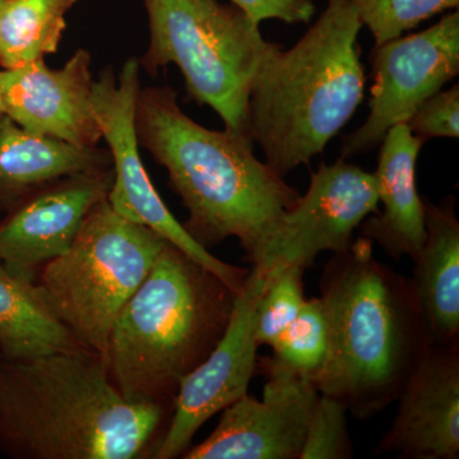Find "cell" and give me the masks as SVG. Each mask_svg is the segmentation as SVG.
<instances>
[{
	"label": "cell",
	"mask_w": 459,
	"mask_h": 459,
	"mask_svg": "<svg viewBox=\"0 0 459 459\" xmlns=\"http://www.w3.org/2000/svg\"><path fill=\"white\" fill-rule=\"evenodd\" d=\"M135 131L186 205L190 237L207 250L237 238L247 262L261 261L300 195L255 155L252 138L195 123L170 86L141 87Z\"/></svg>",
	"instance_id": "1"
},
{
	"label": "cell",
	"mask_w": 459,
	"mask_h": 459,
	"mask_svg": "<svg viewBox=\"0 0 459 459\" xmlns=\"http://www.w3.org/2000/svg\"><path fill=\"white\" fill-rule=\"evenodd\" d=\"M171 415L133 403L108 377L104 356H0V453L12 459L153 458Z\"/></svg>",
	"instance_id": "2"
},
{
	"label": "cell",
	"mask_w": 459,
	"mask_h": 459,
	"mask_svg": "<svg viewBox=\"0 0 459 459\" xmlns=\"http://www.w3.org/2000/svg\"><path fill=\"white\" fill-rule=\"evenodd\" d=\"M320 291L329 350L313 383L356 418H373L397 401L430 346L411 280L377 261L361 237L327 263Z\"/></svg>",
	"instance_id": "3"
},
{
	"label": "cell",
	"mask_w": 459,
	"mask_h": 459,
	"mask_svg": "<svg viewBox=\"0 0 459 459\" xmlns=\"http://www.w3.org/2000/svg\"><path fill=\"white\" fill-rule=\"evenodd\" d=\"M351 0H328L294 47L272 42L247 96V129L281 177L309 165L364 99L365 69Z\"/></svg>",
	"instance_id": "4"
},
{
	"label": "cell",
	"mask_w": 459,
	"mask_h": 459,
	"mask_svg": "<svg viewBox=\"0 0 459 459\" xmlns=\"http://www.w3.org/2000/svg\"><path fill=\"white\" fill-rule=\"evenodd\" d=\"M237 291L166 241L108 334V377L133 403L174 412L184 377L220 342Z\"/></svg>",
	"instance_id": "5"
},
{
	"label": "cell",
	"mask_w": 459,
	"mask_h": 459,
	"mask_svg": "<svg viewBox=\"0 0 459 459\" xmlns=\"http://www.w3.org/2000/svg\"><path fill=\"white\" fill-rule=\"evenodd\" d=\"M150 44L140 59L151 77L175 65L189 98L221 117L225 129L246 134L247 96L272 42L234 4L219 0H142ZM252 138V137H250Z\"/></svg>",
	"instance_id": "6"
},
{
	"label": "cell",
	"mask_w": 459,
	"mask_h": 459,
	"mask_svg": "<svg viewBox=\"0 0 459 459\" xmlns=\"http://www.w3.org/2000/svg\"><path fill=\"white\" fill-rule=\"evenodd\" d=\"M166 241L115 212L107 198L87 214L65 255L41 268L36 282L74 336L104 356L115 319L146 280Z\"/></svg>",
	"instance_id": "7"
},
{
	"label": "cell",
	"mask_w": 459,
	"mask_h": 459,
	"mask_svg": "<svg viewBox=\"0 0 459 459\" xmlns=\"http://www.w3.org/2000/svg\"><path fill=\"white\" fill-rule=\"evenodd\" d=\"M141 87L140 59L134 56L126 60L119 74L108 66L93 81V114L113 159L114 181L108 202L124 219L152 229L238 292L249 270L222 262L199 246L175 219L148 175L135 131Z\"/></svg>",
	"instance_id": "8"
},
{
	"label": "cell",
	"mask_w": 459,
	"mask_h": 459,
	"mask_svg": "<svg viewBox=\"0 0 459 459\" xmlns=\"http://www.w3.org/2000/svg\"><path fill=\"white\" fill-rule=\"evenodd\" d=\"M458 74V9L424 31L376 45L371 51L369 115L344 137L341 159L379 146L392 126L407 123L425 100Z\"/></svg>",
	"instance_id": "9"
},
{
	"label": "cell",
	"mask_w": 459,
	"mask_h": 459,
	"mask_svg": "<svg viewBox=\"0 0 459 459\" xmlns=\"http://www.w3.org/2000/svg\"><path fill=\"white\" fill-rule=\"evenodd\" d=\"M374 172L340 159L310 174L307 193L281 220L261 261L252 265L265 277L291 265L305 270L323 252L341 255L352 246L353 232L377 212Z\"/></svg>",
	"instance_id": "10"
},
{
	"label": "cell",
	"mask_w": 459,
	"mask_h": 459,
	"mask_svg": "<svg viewBox=\"0 0 459 459\" xmlns=\"http://www.w3.org/2000/svg\"><path fill=\"white\" fill-rule=\"evenodd\" d=\"M259 368L267 377L262 401L247 394L230 404L213 433L181 458L300 459L318 389L273 358Z\"/></svg>",
	"instance_id": "11"
},
{
	"label": "cell",
	"mask_w": 459,
	"mask_h": 459,
	"mask_svg": "<svg viewBox=\"0 0 459 459\" xmlns=\"http://www.w3.org/2000/svg\"><path fill=\"white\" fill-rule=\"evenodd\" d=\"M267 281L262 272L250 268L221 340L181 382L168 430L153 459L183 457L208 420L247 394L258 368L255 307Z\"/></svg>",
	"instance_id": "12"
},
{
	"label": "cell",
	"mask_w": 459,
	"mask_h": 459,
	"mask_svg": "<svg viewBox=\"0 0 459 459\" xmlns=\"http://www.w3.org/2000/svg\"><path fill=\"white\" fill-rule=\"evenodd\" d=\"M91 65L90 51L78 49L59 69H50L45 59L0 69L2 114L33 134L98 146L102 135L91 102Z\"/></svg>",
	"instance_id": "13"
},
{
	"label": "cell",
	"mask_w": 459,
	"mask_h": 459,
	"mask_svg": "<svg viewBox=\"0 0 459 459\" xmlns=\"http://www.w3.org/2000/svg\"><path fill=\"white\" fill-rule=\"evenodd\" d=\"M113 168L65 178L21 202L0 221V265L36 281L45 264L65 255L96 204L108 198Z\"/></svg>",
	"instance_id": "14"
},
{
	"label": "cell",
	"mask_w": 459,
	"mask_h": 459,
	"mask_svg": "<svg viewBox=\"0 0 459 459\" xmlns=\"http://www.w3.org/2000/svg\"><path fill=\"white\" fill-rule=\"evenodd\" d=\"M397 415L376 453L410 459L459 457V343L430 344L398 394Z\"/></svg>",
	"instance_id": "15"
},
{
	"label": "cell",
	"mask_w": 459,
	"mask_h": 459,
	"mask_svg": "<svg viewBox=\"0 0 459 459\" xmlns=\"http://www.w3.org/2000/svg\"><path fill=\"white\" fill-rule=\"evenodd\" d=\"M425 141L406 123L386 132L377 159V178L382 212L361 223V237L382 247L385 255L400 261H415L425 240L424 198L419 195L416 165Z\"/></svg>",
	"instance_id": "16"
},
{
	"label": "cell",
	"mask_w": 459,
	"mask_h": 459,
	"mask_svg": "<svg viewBox=\"0 0 459 459\" xmlns=\"http://www.w3.org/2000/svg\"><path fill=\"white\" fill-rule=\"evenodd\" d=\"M455 198L424 199L425 240L411 280L429 343H459V221Z\"/></svg>",
	"instance_id": "17"
},
{
	"label": "cell",
	"mask_w": 459,
	"mask_h": 459,
	"mask_svg": "<svg viewBox=\"0 0 459 459\" xmlns=\"http://www.w3.org/2000/svg\"><path fill=\"white\" fill-rule=\"evenodd\" d=\"M110 168L108 150L33 134L0 114V211L8 212L57 180Z\"/></svg>",
	"instance_id": "18"
},
{
	"label": "cell",
	"mask_w": 459,
	"mask_h": 459,
	"mask_svg": "<svg viewBox=\"0 0 459 459\" xmlns=\"http://www.w3.org/2000/svg\"><path fill=\"white\" fill-rule=\"evenodd\" d=\"M90 350L65 327L36 281L0 265V356L25 361Z\"/></svg>",
	"instance_id": "19"
},
{
	"label": "cell",
	"mask_w": 459,
	"mask_h": 459,
	"mask_svg": "<svg viewBox=\"0 0 459 459\" xmlns=\"http://www.w3.org/2000/svg\"><path fill=\"white\" fill-rule=\"evenodd\" d=\"M80 0H3L0 66L16 68L59 49L66 14Z\"/></svg>",
	"instance_id": "20"
},
{
	"label": "cell",
	"mask_w": 459,
	"mask_h": 459,
	"mask_svg": "<svg viewBox=\"0 0 459 459\" xmlns=\"http://www.w3.org/2000/svg\"><path fill=\"white\" fill-rule=\"evenodd\" d=\"M270 347L274 360L316 379L325 367L329 350L328 320L320 299H305L296 318Z\"/></svg>",
	"instance_id": "21"
},
{
	"label": "cell",
	"mask_w": 459,
	"mask_h": 459,
	"mask_svg": "<svg viewBox=\"0 0 459 459\" xmlns=\"http://www.w3.org/2000/svg\"><path fill=\"white\" fill-rule=\"evenodd\" d=\"M362 27L376 45L418 27L424 21L459 7V0H351Z\"/></svg>",
	"instance_id": "22"
},
{
	"label": "cell",
	"mask_w": 459,
	"mask_h": 459,
	"mask_svg": "<svg viewBox=\"0 0 459 459\" xmlns=\"http://www.w3.org/2000/svg\"><path fill=\"white\" fill-rule=\"evenodd\" d=\"M305 268L291 265L268 277L255 307V336L259 346L282 333L303 307Z\"/></svg>",
	"instance_id": "23"
},
{
	"label": "cell",
	"mask_w": 459,
	"mask_h": 459,
	"mask_svg": "<svg viewBox=\"0 0 459 459\" xmlns=\"http://www.w3.org/2000/svg\"><path fill=\"white\" fill-rule=\"evenodd\" d=\"M346 406L329 395L319 394L307 428L300 459H347L353 457L347 430Z\"/></svg>",
	"instance_id": "24"
},
{
	"label": "cell",
	"mask_w": 459,
	"mask_h": 459,
	"mask_svg": "<svg viewBox=\"0 0 459 459\" xmlns=\"http://www.w3.org/2000/svg\"><path fill=\"white\" fill-rule=\"evenodd\" d=\"M458 119L459 86L455 83L425 100L406 124L413 134L427 142L431 138H458Z\"/></svg>",
	"instance_id": "25"
},
{
	"label": "cell",
	"mask_w": 459,
	"mask_h": 459,
	"mask_svg": "<svg viewBox=\"0 0 459 459\" xmlns=\"http://www.w3.org/2000/svg\"><path fill=\"white\" fill-rule=\"evenodd\" d=\"M255 25L265 20H279L287 25L309 23L316 14L314 0H231Z\"/></svg>",
	"instance_id": "26"
},
{
	"label": "cell",
	"mask_w": 459,
	"mask_h": 459,
	"mask_svg": "<svg viewBox=\"0 0 459 459\" xmlns=\"http://www.w3.org/2000/svg\"><path fill=\"white\" fill-rule=\"evenodd\" d=\"M0 114H2V108H0Z\"/></svg>",
	"instance_id": "27"
},
{
	"label": "cell",
	"mask_w": 459,
	"mask_h": 459,
	"mask_svg": "<svg viewBox=\"0 0 459 459\" xmlns=\"http://www.w3.org/2000/svg\"><path fill=\"white\" fill-rule=\"evenodd\" d=\"M3 0H0V4H2Z\"/></svg>",
	"instance_id": "28"
}]
</instances>
